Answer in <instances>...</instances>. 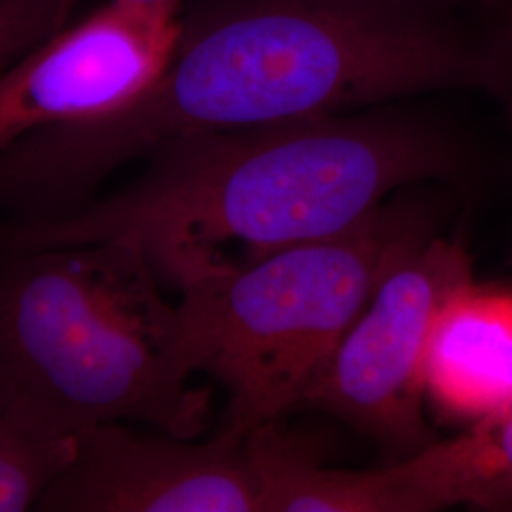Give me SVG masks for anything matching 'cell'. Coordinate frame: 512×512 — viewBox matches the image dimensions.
<instances>
[{"label": "cell", "instance_id": "cell-1", "mask_svg": "<svg viewBox=\"0 0 512 512\" xmlns=\"http://www.w3.org/2000/svg\"><path fill=\"white\" fill-rule=\"evenodd\" d=\"M446 0H196L164 71L105 114L0 148V213L73 215L171 139L484 90L480 31Z\"/></svg>", "mask_w": 512, "mask_h": 512}, {"label": "cell", "instance_id": "cell-2", "mask_svg": "<svg viewBox=\"0 0 512 512\" xmlns=\"http://www.w3.org/2000/svg\"><path fill=\"white\" fill-rule=\"evenodd\" d=\"M143 173L65 219L0 220V249L133 236L158 274L332 238L408 186L469 183L473 141L439 112L397 101L344 114L171 139Z\"/></svg>", "mask_w": 512, "mask_h": 512}, {"label": "cell", "instance_id": "cell-3", "mask_svg": "<svg viewBox=\"0 0 512 512\" xmlns=\"http://www.w3.org/2000/svg\"><path fill=\"white\" fill-rule=\"evenodd\" d=\"M156 274L133 236L0 249V412L57 437L141 423L198 439L211 393L190 385Z\"/></svg>", "mask_w": 512, "mask_h": 512}, {"label": "cell", "instance_id": "cell-4", "mask_svg": "<svg viewBox=\"0 0 512 512\" xmlns=\"http://www.w3.org/2000/svg\"><path fill=\"white\" fill-rule=\"evenodd\" d=\"M404 190L340 236L171 279L186 361L228 393L222 429L247 435L302 408L393 258L433 230V211Z\"/></svg>", "mask_w": 512, "mask_h": 512}, {"label": "cell", "instance_id": "cell-5", "mask_svg": "<svg viewBox=\"0 0 512 512\" xmlns=\"http://www.w3.org/2000/svg\"><path fill=\"white\" fill-rule=\"evenodd\" d=\"M475 287L458 239L433 230L408 241L385 270L302 406L346 421L397 459L439 440L423 414L427 355L446 308Z\"/></svg>", "mask_w": 512, "mask_h": 512}, {"label": "cell", "instance_id": "cell-6", "mask_svg": "<svg viewBox=\"0 0 512 512\" xmlns=\"http://www.w3.org/2000/svg\"><path fill=\"white\" fill-rule=\"evenodd\" d=\"M35 511L264 512V497L247 435L198 442L105 423L78 435Z\"/></svg>", "mask_w": 512, "mask_h": 512}, {"label": "cell", "instance_id": "cell-7", "mask_svg": "<svg viewBox=\"0 0 512 512\" xmlns=\"http://www.w3.org/2000/svg\"><path fill=\"white\" fill-rule=\"evenodd\" d=\"M179 18L109 0L65 23L0 74V148L93 118L145 92L171 59Z\"/></svg>", "mask_w": 512, "mask_h": 512}, {"label": "cell", "instance_id": "cell-8", "mask_svg": "<svg viewBox=\"0 0 512 512\" xmlns=\"http://www.w3.org/2000/svg\"><path fill=\"white\" fill-rule=\"evenodd\" d=\"M264 512L440 511L418 454L372 471L334 469L315 459L281 420L247 433Z\"/></svg>", "mask_w": 512, "mask_h": 512}, {"label": "cell", "instance_id": "cell-9", "mask_svg": "<svg viewBox=\"0 0 512 512\" xmlns=\"http://www.w3.org/2000/svg\"><path fill=\"white\" fill-rule=\"evenodd\" d=\"M427 391L475 421L512 408V296L473 287L446 308L429 346Z\"/></svg>", "mask_w": 512, "mask_h": 512}, {"label": "cell", "instance_id": "cell-10", "mask_svg": "<svg viewBox=\"0 0 512 512\" xmlns=\"http://www.w3.org/2000/svg\"><path fill=\"white\" fill-rule=\"evenodd\" d=\"M440 509L512 512V408L420 452Z\"/></svg>", "mask_w": 512, "mask_h": 512}, {"label": "cell", "instance_id": "cell-11", "mask_svg": "<svg viewBox=\"0 0 512 512\" xmlns=\"http://www.w3.org/2000/svg\"><path fill=\"white\" fill-rule=\"evenodd\" d=\"M76 448L78 437L46 435L0 412V512L35 509Z\"/></svg>", "mask_w": 512, "mask_h": 512}, {"label": "cell", "instance_id": "cell-12", "mask_svg": "<svg viewBox=\"0 0 512 512\" xmlns=\"http://www.w3.org/2000/svg\"><path fill=\"white\" fill-rule=\"evenodd\" d=\"M73 4L74 0H0V74L69 23Z\"/></svg>", "mask_w": 512, "mask_h": 512}, {"label": "cell", "instance_id": "cell-13", "mask_svg": "<svg viewBox=\"0 0 512 512\" xmlns=\"http://www.w3.org/2000/svg\"><path fill=\"white\" fill-rule=\"evenodd\" d=\"M484 18L486 25L480 29L484 92L503 109L512 141V0H499Z\"/></svg>", "mask_w": 512, "mask_h": 512}, {"label": "cell", "instance_id": "cell-14", "mask_svg": "<svg viewBox=\"0 0 512 512\" xmlns=\"http://www.w3.org/2000/svg\"><path fill=\"white\" fill-rule=\"evenodd\" d=\"M131 8L143 10L148 14L165 16V18H179L183 12V0H120Z\"/></svg>", "mask_w": 512, "mask_h": 512}, {"label": "cell", "instance_id": "cell-15", "mask_svg": "<svg viewBox=\"0 0 512 512\" xmlns=\"http://www.w3.org/2000/svg\"><path fill=\"white\" fill-rule=\"evenodd\" d=\"M446 2H452V4H456V6H469V8H476V10H480L482 14H486L488 10H492L495 4L499 2V0H446Z\"/></svg>", "mask_w": 512, "mask_h": 512}]
</instances>
